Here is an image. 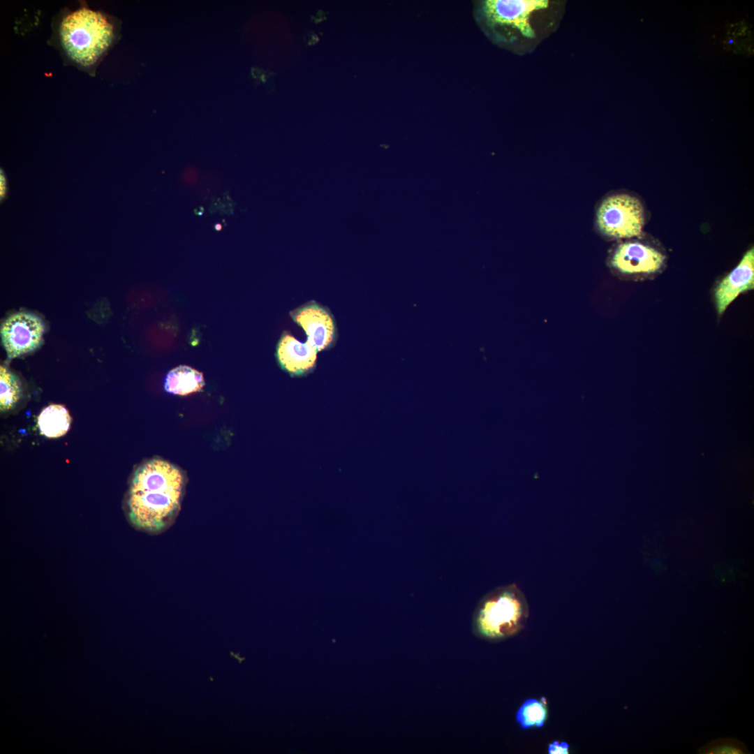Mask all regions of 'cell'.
Instances as JSON below:
<instances>
[{"label": "cell", "instance_id": "1", "mask_svg": "<svg viewBox=\"0 0 754 754\" xmlns=\"http://www.w3.org/2000/svg\"><path fill=\"white\" fill-rule=\"evenodd\" d=\"M184 486V475L172 464L152 459L134 472L127 499L133 525L149 532L169 526L177 515Z\"/></svg>", "mask_w": 754, "mask_h": 754}, {"label": "cell", "instance_id": "2", "mask_svg": "<svg viewBox=\"0 0 754 754\" xmlns=\"http://www.w3.org/2000/svg\"><path fill=\"white\" fill-rule=\"evenodd\" d=\"M528 615L524 595L515 584L492 590L480 602L473 618L476 634L498 640L517 633Z\"/></svg>", "mask_w": 754, "mask_h": 754}, {"label": "cell", "instance_id": "3", "mask_svg": "<svg viewBox=\"0 0 754 754\" xmlns=\"http://www.w3.org/2000/svg\"><path fill=\"white\" fill-rule=\"evenodd\" d=\"M649 220L643 200L626 190L603 196L596 207L595 228L604 239L619 241L640 235Z\"/></svg>", "mask_w": 754, "mask_h": 754}, {"label": "cell", "instance_id": "4", "mask_svg": "<svg viewBox=\"0 0 754 754\" xmlns=\"http://www.w3.org/2000/svg\"><path fill=\"white\" fill-rule=\"evenodd\" d=\"M607 263L612 272L620 277L646 280L664 271L667 254L656 238L643 232L638 236L616 242L609 251Z\"/></svg>", "mask_w": 754, "mask_h": 754}, {"label": "cell", "instance_id": "5", "mask_svg": "<svg viewBox=\"0 0 754 754\" xmlns=\"http://www.w3.org/2000/svg\"><path fill=\"white\" fill-rule=\"evenodd\" d=\"M61 35L70 57L81 64L89 65L109 46L112 27L100 13L82 8L64 19Z\"/></svg>", "mask_w": 754, "mask_h": 754}, {"label": "cell", "instance_id": "6", "mask_svg": "<svg viewBox=\"0 0 754 754\" xmlns=\"http://www.w3.org/2000/svg\"><path fill=\"white\" fill-rule=\"evenodd\" d=\"M545 0H487L481 3L480 13L487 26L503 31L505 37L532 39L535 36L532 17L546 9Z\"/></svg>", "mask_w": 754, "mask_h": 754}, {"label": "cell", "instance_id": "7", "mask_svg": "<svg viewBox=\"0 0 754 754\" xmlns=\"http://www.w3.org/2000/svg\"><path fill=\"white\" fill-rule=\"evenodd\" d=\"M45 325L37 315L20 311L1 324V337L9 358H15L38 348L43 341Z\"/></svg>", "mask_w": 754, "mask_h": 754}, {"label": "cell", "instance_id": "8", "mask_svg": "<svg viewBox=\"0 0 754 754\" xmlns=\"http://www.w3.org/2000/svg\"><path fill=\"white\" fill-rule=\"evenodd\" d=\"M293 320L305 331L306 343L318 352L330 348L336 339L334 318L325 307L316 303L302 306L290 313Z\"/></svg>", "mask_w": 754, "mask_h": 754}, {"label": "cell", "instance_id": "9", "mask_svg": "<svg viewBox=\"0 0 754 754\" xmlns=\"http://www.w3.org/2000/svg\"><path fill=\"white\" fill-rule=\"evenodd\" d=\"M754 287V249L742 256L738 265L715 286L714 297L717 313L721 316L738 295Z\"/></svg>", "mask_w": 754, "mask_h": 754}, {"label": "cell", "instance_id": "10", "mask_svg": "<svg viewBox=\"0 0 754 754\" xmlns=\"http://www.w3.org/2000/svg\"><path fill=\"white\" fill-rule=\"evenodd\" d=\"M318 351L308 343H303L284 332L276 346V358L281 367L292 375H302L315 367Z\"/></svg>", "mask_w": 754, "mask_h": 754}, {"label": "cell", "instance_id": "11", "mask_svg": "<svg viewBox=\"0 0 754 754\" xmlns=\"http://www.w3.org/2000/svg\"><path fill=\"white\" fill-rule=\"evenodd\" d=\"M204 385L205 380L201 372L183 365L168 372L164 387L169 393L184 396L200 391Z\"/></svg>", "mask_w": 754, "mask_h": 754}, {"label": "cell", "instance_id": "12", "mask_svg": "<svg viewBox=\"0 0 754 754\" xmlns=\"http://www.w3.org/2000/svg\"><path fill=\"white\" fill-rule=\"evenodd\" d=\"M37 422L41 434L54 438L66 434L71 426V417L64 406L51 404L43 409Z\"/></svg>", "mask_w": 754, "mask_h": 754}, {"label": "cell", "instance_id": "13", "mask_svg": "<svg viewBox=\"0 0 754 754\" xmlns=\"http://www.w3.org/2000/svg\"><path fill=\"white\" fill-rule=\"evenodd\" d=\"M22 394L19 378L7 367L0 368V409L6 412L13 408Z\"/></svg>", "mask_w": 754, "mask_h": 754}, {"label": "cell", "instance_id": "14", "mask_svg": "<svg viewBox=\"0 0 754 754\" xmlns=\"http://www.w3.org/2000/svg\"><path fill=\"white\" fill-rule=\"evenodd\" d=\"M547 716L545 702L528 699L518 709L516 719L522 728L540 727L544 725Z\"/></svg>", "mask_w": 754, "mask_h": 754}, {"label": "cell", "instance_id": "15", "mask_svg": "<svg viewBox=\"0 0 754 754\" xmlns=\"http://www.w3.org/2000/svg\"><path fill=\"white\" fill-rule=\"evenodd\" d=\"M700 754H751L746 745L734 737L719 738L707 742L700 747Z\"/></svg>", "mask_w": 754, "mask_h": 754}, {"label": "cell", "instance_id": "16", "mask_svg": "<svg viewBox=\"0 0 754 754\" xmlns=\"http://www.w3.org/2000/svg\"><path fill=\"white\" fill-rule=\"evenodd\" d=\"M568 749L569 746L567 743L564 741L559 743L554 741L549 745L548 753L549 754H567L568 753Z\"/></svg>", "mask_w": 754, "mask_h": 754}, {"label": "cell", "instance_id": "17", "mask_svg": "<svg viewBox=\"0 0 754 754\" xmlns=\"http://www.w3.org/2000/svg\"><path fill=\"white\" fill-rule=\"evenodd\" d=\"M230 655L238 660L239 663H242V660H245L244 657H240L239 653L235 654L232 651L230 652Z\"/></svg>", "mask_w": 754, "mask_h": 754}, {"label": "cell", "instance_id": "18", "mask_svg": "<svg viewBox=\"0 0 754 754\" xmlns=\"http://www.w3.org/2000/svg\"><path fill=\"white\" fill-rule=\"evenodd\" d=\"M214 229L216 230H217V231L221 230L222 229V225L221 223H219L215 224L214 225Z\"/></svg>", "mask_w": 754, "mask_h": 754}, {"label": "cell", "instance_id": "19", "mask_svg": "<svg viewBox=\"0 0 754 754\" xmlns=\"http://www.w3.org/2000/svg\"><path fill=\"white\" fill-rule=\"evenodd\" d=\"M733 43H734V40H733V39H732V38L729 39V40H728V41H727V43H728L729 45H731V44H732Z\"/></svg>", "mask_w": 754, "mask_h": 754}]
</instances>
